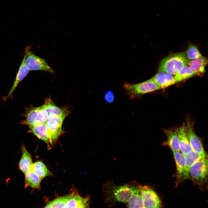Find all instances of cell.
I'll return each mask as SVG.
<instances>
[{
	"label": "cell",
	"mask_w": 208,
	"mask_h": 208,
	"mask_svg": "<svg viewBox=\"0 0 208 208\" xmlns=\"http://www.w3.org/2000/svg\"><path fill=\"white\" fill-rule=\"evenodd\" d=\"M139 187L145 208H162L161 201L153 189L147 185L140 184Z\"/></svg>",
	"instance_id": "52a82bcc"
},
{
	"label": "cell",
	"mask_w": 208,
	"mask_h": 208,
	"mask_svg": "<svg viewBox=\"0 0 208 208\" xmlns=\"http://www.w3.org/2000/svg\"><path fill=\"white\" fill-rule=\"evenodd\" d=\"M188 61L185 53L172 54L161 61L158 72H164L175 75L182 67L188 64Z\"/></svg>",
	"instance_id": "3957f363"
},
{
	"label": "cell",
	"mask_w": 208,
	"mask_h": 208,
	"mask_svg": "<svg viewBox=\"0 0 208 208\" xmlns=\"http://www.w3.org/2000/svg\"><path fill=\"white\" fill-rule=\"evenodd\" d=\"M88 197L83 198L78 194L74 193L65 205L64 208H78L89 202Z\"/></svg>",
	"instance_id": "7402d4cb"
},
{
	"label": "cell",
	"mask_w": 208,
	"mask_h": 208,
	"mask_svg": "<svg viewBox=\"0 0 208 208\" xmlns=\"http://www.w3.org/2000/svg\"><path fill=\"white\" fill-rule=\"evenodd\" d=\"M88 202H87L83 205H82L81 206L79 207L78 208H88V206H89V204H88Z\"/></svg>",
	"instance_id": "83f0119b"
},
{
	"label": "cell",
	"mask_w": 208,
	"mask_h": 208,
	"mask_svg": "<svg viewBox=\"0 0 208 208\" xmlns=\"http://www.w3.org/2000/svg\"><path fill=\"white\" fill-rule=\"evenodd\" d=\"M208 160L207 155L201 158L192 165L189 171V179L201 190L207 188Z\"/></svg>",
	"instance_id": "7a4b0ae2"
},
{
	"label": "cell",
	"mask_w": 208,
	"mask_h": 208,
	"mask_svg": "<svg viewBox=\"0 0 208 208\" xmlns=\"http://www.w3.org/2000/svg\"><path fill=\"white\" fill-rule=\"evenodd\" d=\"M22 154L19 163L20 169L25 174L30 170L33 164L32 158L26 147L21 148Z\"/></svg>",
	"instance_id": "e0dca14e"
},
{
	"label": "cell",
	"mask_w": 208,
	"mask_h": 208,
	"mask_svg": "<svg viewBox=\"0 0 208 208\" xmlns=\"http://www.w3.org/2000/svg\"><path fill=\"white\" fill-rule=\"evenodd\" d=\"M127 203V208H145L140 190L132 196Z\"/></svg>",
	"instance_id": "603a6c76"
},
{
	"label": "cell",
	"mask_w": 208,
	"mask_h": 208,
	"mask_svg": "<svg viewBox=\"0 0 208 208\" xmlns=\"http://www.w3.org/2000/svg\"><path fill=\"white\" fill-rule=\"evenodd\" d=\"M30 46L25 49V62L29 70H41L53 73V71L44 59L35 55Z\"/></svg>",
	"instance_id": "8992f818"
},
{
	"label": "cell",
	"mask_w": 208,
	"mask_h": 208,
	"mask_svg": "<svg viewBox=\"0 0 208 208\" xmlns=\"http://www.w3.org/2000/svg\"><path fill=\"white\" fill-rule=\"evenodd\" d=\"M29 71L25 64L24 56L19 68L13 86L9 93L4 97L3 99L4 100H7L12 96L19 83L27 75Z\"/></svg>",
	"instance_id": "5bb4252c"
},
{
	"label": "cell",
	"mask_w": 208,
	"mask_h": 208,
	"mask_svg": "<svg viewBox=\"0 0 208 208\" xmlns=\"http://www.w3.org/2000/svg\"><path fill=\"white\" fill-rule=\"evenodd\" d=\"M44 104L48 116L53 114L61 117H66L69 114V111L67 109L60 108L55 105L50 98L45 100Z\"/></svg>",
	"instance_id": "9a60e30c"
},
{
	"label": "cell",
	"mask_w": 208,
	"mask_h": 208,
	"mask_svg": "<svg viewBox=\"0 0 208 208\" xmlns=\"http://www.w3.org/2000/svg\"><path fill=\"white\" fill-rule=\"evenodd\" d=\"M176 168L175 186L183 181L189 179L186 172L185 156L180 152H172Z\"/></svg>",
	"instance_id": "9c48e42d"
},
{
	"label": "cell",
	"mask_w": 208,
	"mask_h": 208,
	"mask_svg": "<svg viewBox=\"0 0 208 208\" xmlns=\"http://www.w3.org/2000/svg\"><path fill=\"white\" fill-rule=\"evenodd\" d=\"M28 132L32 133L38 138L44 141L47 144L49 149L51 148L52 146L45 123L29 127Z\"/></svg>",
	"instance_id": "7c38bea8"
},
{
	"label": "cell",
	"mask_w": 208,
	"mask_h": 208,
	"mask_svg": "<svg viewBox=\"0 0 208 208\" xmlns=\"http://www.w3.org/2000/svg\"><path fill=\"white\" fill-rule=\"evenodd\" d=\"M197 75L188 65H186L180 69L174 75L175 83L182 81Z\"/></svg>",
	"instance_id": "44dd1931"
},
{
	"label": "cell",
	"mask_w": 208,
	"mask_h": 208,
	"mask_svg": "<svg viewBox=\"0 0 208 208\" xmlns=\"http://www.w3.org/2000/svg\"><path fill=\"white\" fill-rule=\"evenodd\" d=\"M139 185L136 181H133L118 186L109 180L104 184L103 190L108 201L127 203L132 196L140 190Z\"/></svg>",
	"instance_id": "6da1fadb"
},
{
	"label": "cell",
	"mask_w": 208,
	"mask_h": 208,
	"mask_svg": "<svg viewBox=\"0 0 208 208\" xmlns=\"http://www.w3.org/2000/svg\"><path fill=\"white\" fill-rule=\"evenodd\" d=\"M44 208H51L49 202L47 203Z\"/></svg>",
	"instance_id": "f1b7e54d"
},
{
	"label": "cell",
	"mask_w": 208,
	"mask_h": 208,
	"mask_svg": "<svg viewBox=\"0 0 208 208\" xmlns=\"http://www.w3.org/2000/svg\"><path fill=\"white\" fill-rule=\"evenodd\" d=\"M161 89L166 88L174 84V75L170 73L160 72L150 79Z\"/></svg>",
	"instance_id": "30bf717a"
},
{
	"label": "cell",
	"mask_w": 208,
	"mask_h": 208,
	"mask_svg": "<svg viewBox=\"0 0 208 208\" xmlns=\"http://www.w3.org/2000/svg\"><path fill=\"white\" fill-rule=\"evenodd\" d=\"M185 156L186 159V172L189 176V170L192 165L201 158L204 157H202L199 154L193 151L190 152Z\"/></svg>",
	"instance_id": "cb8c5ba5"
},
{
	"label": "cell",
	"mask_w": 208,
	"mask_h": 208,
	"mask_svg": "<svg viewBox=\"0 0 208 208\" xmlns=\"http://www.w3.org/2000/svg\"><path fill=\"white\" fill-rule=\"evenodd\" d=\"M178 138L180 152L184 155L192 151L187 136L185 124L175 130Z\"/></svg>",
	"instance_id": "8fae6325"
},
{
	"label": "cell",
	"mask_w": 208,
	"mask_h": 208,
	"mask_svg": "<svg viewBox=\"0 0 208 208\" xmlns=\"http://www.w3.org/2000/svg\"><path fill=\"white\" fill-rule=\"evenodd\" d=\"M185 126L187 136L192 151L203 157L207 156L200 139L195 132L192 123L187 120Z\"/></svg>",
	"instance_id": "ba28073f"
},
{
	"label": "cell",
	"mask_w": 208,
	"mask_h": 208,
	"mask_svg": "<svg viewBox=\"0 0 208 208\" xmlns=\"http://www.w3.org/2000/svg\"><path fill=\"white\" fill-rule=\"evenodd\" d=\"M38 118L40 124L45 123L47 120L48 115L44 104L38 107Z\"/></svg>",
	"instance_id": "484cf974"
},
{
	"label": "cell",
	"mask_w": 208,
	"mask_h": 208,
	"mask_svg": "<svg viewBox=\"0 0 208 208\" xmlns=\"http://www.w3.org/2000/svg\"><path fill=\"white\" fill-rule=\"evenodd\" d=\"M207 64V58L202 55L197 59L189 60L187 65L197 75H199L205 72V67Z\"/></svg>",
	"instance_id": "2e32d148"
},
{
	"label": "cell",
	"mask_w": 208,
	"mask_h": 208,
	"mask_svg": "<svg viewBox=\"0 0 208 208\" xmlns=\"http://www.w3.org/2000/svg\"><path fill=\"white\" fill-rule=\"evenodd\" d=\"M164 131L167 138L163 144L168 146L172 152H180V148L178 136L175 130L164 129Z\"/></svg>",
	"instance_id": "4fadbf2b"
},
{
	"label": "cell",
	"mask_w": 208,
	"mask_h": 208,
	"mask_svg": "<svg viewBox=\"0 0 208 208\" xmlns=\"http://www.w3.org/2000/svg\"><path fill=\"white\" fill-rule=\"evenodd\" d=\"M123 87L130 99H133L144 94L161 89L150 79L136 84L126 83Z\"/></svg>",
	"instance_id": "277c9868"
},
{
	"label": "cell",
	"mask_w": 208,
	"mask_h": 208,
	"mask_svg": "<svg viewBox=\"0 0 208 208\" xmlns=\"http://www.w3.org/2000/svg\"><path fill=\"white\" fill-rule=\"evenodd\" d=\"M105 98L107 101L110 102L112 101L114 99L113 95L111 92H108L106 94Z\"/></svg>",
	"instance_id": "4316f807"
},
{
	"label": "cell",
	"mask_w": 208,
	"mask_h": 208,
	"mask_svg": "<svg viewBox=\"0 0 208 208\" xmlns=\"http://www.w3.org/2000/svg\"><path fill=\"white\" fill-rule=\"evenodd\" d=\"M41 180L36 174L29 170L25 174V187H30L34 189H39Z\"/></svg>",
	"instance_id": "ffe728a7"
},
{
	"label": "cell",
	"mask_w": 208,
	"mask_h": 208,
	"mask_svg": "<svg viewBox=\"0 0 208 208\" xmlns=\"http://www.w3.org/2000/svg\"><path fill=\"white\" fill-rule=\"evenodd\" d=\"M38 107H32L27 109L25 115V119L21 123L27 125L29 127L40 124L38 120Z\"/></svg>",
	"instance_id": "ac0fdd59"
},
{
	"label": "cell",
	"mask_w": 208,
	"mask_h": 208,
	"mask_svg": "<svg viewBox=\"0 0 208 208\" xmlns=\"http://www.w3.org/2000/svg\"><path fill=\"white\" fill-rule=\"evenodd\" d=\"M30 170L36 174L41 180L46 177L53 175L46 165L40 161L33 163Z\"/></svg>",
	"instance_id": "d6986e66"
},
{
	"label": "cell",
	"mask_w": 208,
	"mask_h": 208,
	"mask_svg": "<svg viewBox=\"0 0 208 208\" xmlns=\"http://www.w3.org/2000/svg\"><path fill=\"white\" fill-rule=\"evenodd\" d=\"M65 117H61L51 114L48 116L45 123L47 129L51 143L52 146L63 133L62 126Z\"/></svg>",
	"instance_id": "5b68a950"
},
{
	"label": "cell",
	"mask_w": 208,
	"mask_h": 208,
	"mask_svg": "<svg viewBox=\"0 0 208 208\" xmlns=\"http://www.w3.org/2000/svg\"><path fill=\"white\" fill-rule=\"evenodd\" d=\"M185 54L188 60L196 59L202 56L197 47L191 44L188 46Z\"/></svg>",
	"instance_id": "d4e9b609"
}]
</instances>
